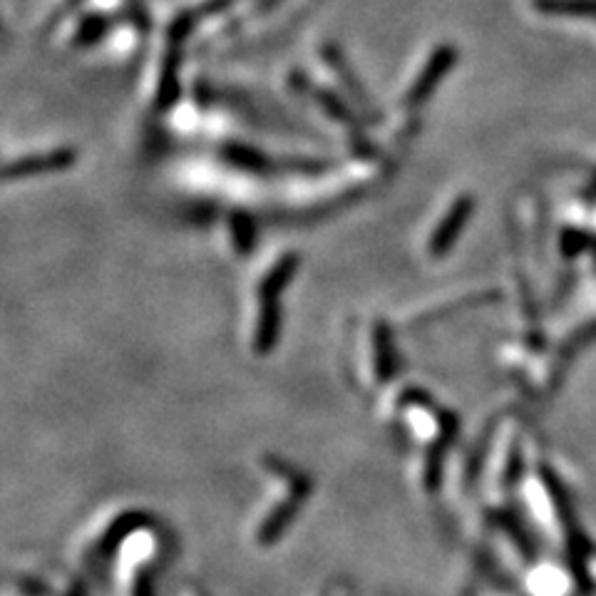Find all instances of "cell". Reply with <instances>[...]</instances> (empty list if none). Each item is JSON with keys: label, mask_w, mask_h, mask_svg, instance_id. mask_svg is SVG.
I'll list each match as a JSON object with an SVG mask.
<instances>
[{"label": "cell", "mask_w": 596, "mask_h": 596, "mask_svg": "<svg viewBox=\"0 0 596 596\" xmlns=\"http://www.w3.org/2000/svg\"><path fill=\"white\" fill-rule=\"evenodd\" d=\"M75 162V152L68 147L50 149V152L30 154V157H20L5 167V179H20V177H35V174H48L68 169Z\"/></svg>", "instance_id": "1"}, {"label": "cell", "mask_w": 596, "mask_h": 596, "mask_svg": "<svg viewBox=\"0 0 596 596\" xmlns=\"http://www.w3.org/2000/svg\"><path fill=\"white\" fill-rule=\"evenodd\" d=\"M452 60H455L452 48H440L438 53L430 58V63L425 65L423 75H420V80L415 82L413 90L408 92V97H405V105H420V102H425V97L433 92V87L438 85L440 77L447 73V68L452 65Z\"/></svg>", "instance_id": "3"}, {"label": "cell", "mask_w": 596, "mask_h": 596, "mask_svg": "<svg viewBox=\"0 0 596 596\" xmlns=\"http://www.w3.org/2000/svg\"><path fill=\"white\" fill-rule=\"evenodd\" d=\"M467 214H470V202L465 197L457 199L447 214L443 217V222L435 226V231L430 234V254L433 256H443L447 249L457 241V234L467 222Z\"/></svg>", "instance_id": "2"}]
</instances>
